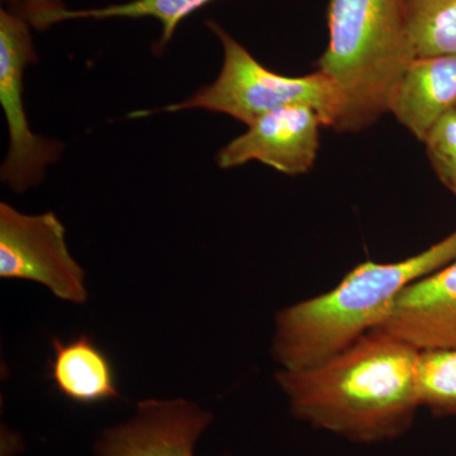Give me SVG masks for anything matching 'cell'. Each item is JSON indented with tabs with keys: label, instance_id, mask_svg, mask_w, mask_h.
Wrapping results in <instances>:
<instances>
[{
	"label": "cell",
	"instance_id": "cell-1",
	"mask_svg": "<svg viewBox=\"0 0 456 456\" xmlns=\"http://www.w3.org/2000/svg\"><path fill=\"white\" fill-rule=\"evenodd\" d=\"M419 354L370 331L311 367L281 369L277 382L299 421L356 444L387 443L403 436L421 408Z\"/></svg>",
	"mask_w": 456,
	"mask_h": 456
},
{
	"label": "cell",
	"instance_id": "cell-2",
	"mask_svg": "<svg viewBox=\"0 0 456 456\" xmlns=\"http://www.w3.org/2000/svg\"><path fill=\"white\" fill-rule=\"evenodd\" d=\"M456 260V230L397 263L355 266L334 289L284 308L275 318L273 358L285 370L317 364L374 329L411 284Z\"/></svg>",
	"mask_w": 456,
	"mask_h": 456
},
{
	"label": "cell",
	"instance_id": "cell-3",
	"mask_svg": "<svg viewBox=\"0 0 456 456\" xmlns=\"http://www.w3.org/2000/svg\"><path fill=\"white\" fill-rule=\"evenodd\" d=\"M329 45L318 59L340 98L336 132L367 130L389 112L402 77L417 59L407 0H329Z\"/></svg>",
	"mask_w": 456,
	"mask_h": 456
},
{
	"label": "cell",
	"instance_id": "cell-4",
	"mask_svg": "<svg viewBox=\"0 0 456 456\" xmlns=\"http://www.w3.org/2000/svg\"><path fill=\"white\" fill-rule=\"evenodd\" d=\"M224 47V65L215 82L191 97L155 112L137 110L132 118L156 112L203 110L224 113L246 126L264 114L293 104H307L320 114L325 127L334 128L340 110L335 86L320 71L305 77H285L260 64L248 49L215 20L206 23Z\"/></svg>",
	"mask_w": 456,
	"mask_h": 456
},
{
	"label": "cell",
	"instance_id": "cell-5",
	"mask_svg": "<svg viewBox=\"0 0 456 456\" xmlns=\"http://www.w3.org/2000/svg\"><path fill=\"white\" fill-rule=\"evenodd\" d=\"M29 27L20 14L7 9L0 11V104L9 137L0 179L14 193L40 184L47 167L57 163L65 150L60 141L35 134L27 118L23 77L27 66L37 61Z\"/></svg>",
	"mask_w": 456,
	"mask_h": 456
},
{
	"label": "cell",
	"instance_id": "cell-6",
	"mask_svg": "<svg viewBox=\"0 0 456 456\" xmlns=\"http://www.w3.org/2000/svg\"><path fill=\"white\" fill-rule=\"evenodd\" d=\"M0 277L36 281L62 301H88L84 270L69 251L53 212L26 215L0 203Z\"/></svg>",
	"mask_w": 456,
	"mask_h": 456
},
{
	"label": "cell",
	"instance_id": "cell-7",
	"mask_svg": "<svg viewBox=\"0 0 456 456\" xmlns=\"http://www.w3.org/2000/svg\"><path fill=\"white\" fill-rule=\"evenodd\" d=\"M322 126L320 114L307 104L279 108L261 116L221 149L217 165L232 169L259 161L279 173L302 175L316 163Z\"/></svg>",
	"mask_w": 456,
	"mask_h": 456
},
{
	"label": "cell",
	"instance_id": "cell-8",
	"mask_svg": "<svg viewBox=\"0 0 456 456\" xmlns=\"http://www.w3.org/2000/svg\"><path fill=\"white\" fill-rule=\"evenodd\" d=\"M212 419L187 399H147L127 421L103 431L95 456H194Z\"/></svg>",
	"mask_w": 456,
	"mask_h": 456
},
{
	"label": "cell",
	"instance_id": "cell-9",
	"mask_svg": "<svg viewBox=\"0 0 456 456\" xmlns=\"http://www.w3.org/2000/svg\"><path fill=\"white\" fill-rule=\"evenodd\" d=\"M371 331L417 351L456 349V260L406 288Z\"/></svg>",
	"mask_w": 456,
	"mask_h": 456
},
{
	"label": "cell",
	"instance_id": "cell-10",
	"mask_svg": "<svg viewBox=\"0 0 456 456\" xmlns=\"http://www.w3.org/2000/svg\"><path fill=\"white\" fill-rule=\"evenodd\" d=\"M456 107V55L417 57L395 90L389 113L424 142L428 132Z\"/></svg>",
	"mask_w": 456,
	"mask_h": 456
},
{
	"label": "cell",
	"instance_id": "cell-11",
	"mask_svg": "<svg viewBox=\"0 0 456 456\" xmlns=\"http://www.w3.org/2000/svg\"><path fill=\"white\" fill-rule=\"evenodd\" d=\"M49 378L62 397L82 406L119 398L113 364L88 335L53 338Z\"/></svg>",
	"mask_w": 456,
	"mask_h": 456
},
{
	"label": "cell",
	"instance_id": "cell-12",
	"mask_svg": "<svg viewBox=\"0 0 456 456\" xmlns=\"http://www.w3.org/2000/svg\"><path fill=\"white\" fill-rule=\"evenodd\" d=\"M213 0H131L121 4L107 7L73 9L61 7L47 12L38 18L33 28L38 31L49 28L53 25L70 20H108V18H154L163 27L160 40L155 45L156 53H160L173 38L176 28L185 18L200 11Z\"/></svg>",
	"mask_w": 456,
	"mask_h": 456
},
{
	"label": "cell",
	"instance_id": "cell-13",
	"mask_svg": "<svg viewBox=\"0 0 456 456\" xmlns=\"http://www.w3.org/2000/svg\"><path fill=\"white\" fill-rule=\"evenodd\" d=\"M417 57L456 55V0H407Z\"/></svg>",
	"mask_w": 456,
	"mask_h": 456
},
{
	"label": "cell",
	"instance_id": "cell-14",
	"mask_svg": "<svg viewBox=\"0 0 456 456\" xmlns=\"http://www.w3.org/2000/svg\"><path fill=\"white\" fill-rule=\"evenodd\" d=\"M417 387L421 407L456 419V349L419 351Z\"/></svg>",
	"mask_w": 456,
	"mask_h": 456
},
{
	"label": "cell",
	"instance_id": "cell-15",
	"mask_svg": "<svg viewBox=\"0 0 456 456\" xmlns=\"http://www.w3.org/2000/svg\"><path fill=\"white\" fill-rule=\"evenodd\" d=\"M424 143L441 184L456 197V107L432 127Z\"/></svg>",
	"mask_w": 456,
	"mask_h": 456
},
{
	"label": "cell",
	"instance_id": "cell-16",
	"mask_svg": "<svg viewBox=\"0 0 456 456\" xmlns=\"http://www.w3.org/2000/svg\"><path fill=\"white\" fill-rule=\"evenodd\" d=\"M3 2L8 3L11 5V11L25 18L31 27L47 12L64 5L59 0H3Z\"/></svg>",
	"mask_w": 456,
	"mask_h": 456
}]
</instances>
